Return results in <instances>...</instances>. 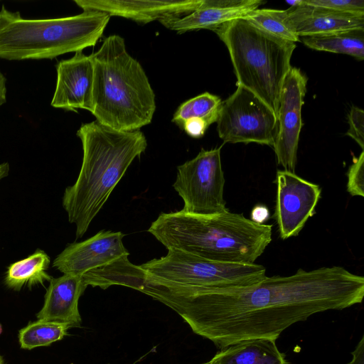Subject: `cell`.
<instances>
[{"label": "cell", "instance_id": "d6986e66", "mask_svg": "<svg viewBox=\"0 0 364 364\" xmlns=\"http://www.w3.org/2000/svg\"><path fill=\"white\" fill-rule=\"evenodd\" d=\"M50 264L48 254L38 249L28 257L11 263L4 276L5 285L14 291H19L23 287L31 289L43 285L53 278L47 270Z\"/></svg>", "mask_w": 364, "mask_h": 364}, {"label": "cell", "instance_id": "7c38bea8", "mask_svg": "<svg viewBox=\"0 0 364 364\" xmlns=\"http://www.w3.org/2000/svg\"><path fill=\"white\" fill-rule=\"evenodd\" d=\"M122 232L100 230L82 242L70 243L55 258L53 267L63 274L82 276L108 265L129 253Z\"/></svg>", "mask_w": 364, "mask_h": 364}, {"label": "cell", "instance_id": "f546056e", "mask_svg": "<svg viewBox=\"0 0 364 364\" xmlns=\"http://www.w3.org/2000/svg\"><path fill=\"white\" fill-rule=\"evenodd\" d=\"M351 360L346 364H364V336H362L360 340L351 352Z\"/></svg>", "mask_w": 364, "mask_h": 364}, {"label": "cell", "instance_id": "6da1fadb", "mask_svg": "<svg viewBox=\"0 0 364 364\" xmlns=\"http://www.w3.org/2000/svg\"><path fill=\"white\" fill-rule=\"evenodd\" d=\"M141 292L173 310L196 334L221 349L251 339L276 341L313 314L361 303L364 277L333 266L266 276L242 287L181 289L146 282Z\"/></svg>", "mask_w": 364, "mask_h": 364}, {"label": "cell", "instance_id": "4316f807", "mask_svg": "<svg viewBox=\"0 0 364 364\" xmlns=\"http://www.w3.org/2000/svg\"><path fill=\"white\" fill-rule=\"evenodd\" d=\"M349 128L346 134L352 138L363 151L364 148V112L353 106L348 114Z\"/></svg>", "mask_w": 364, "mask_h": 364}, {"label": "cell", "instance_id": "4dcf8cb0", "mask_svg": "<svg viewBox=\"0 0 364 364\" xmlns=\"http://www.w3.org/2000/svg\"><path fill=\"white\" fill-rule=\"evenodd\" d=\"M6 78L0 70V107L6 102Z\"/></svg>", "mask_w": 364, "mask_h": 364}, {"label": "cell", "instance_id": "2e32d148", "mask_svg": "<svg viewBox=\"0 0 364 364\" xmlns=\"http://www.w3.org/2000/svg\"><path fill=\"white\" fill-rule=\"evenodd\" d=\"M87 286L82 276L63 274L52 278L44 296L38 320L66 323L70 328L81 327L78 302Z\"/></svg>", "mask_w": 364, "mask_h": 364}, {"label": "cell", "instance_id": "7402d4cb", "mask_svg": "<svg viewBox=\"0 0 364 364\" xmlns=\"http://www.w3.org/2000/svg\"><path fill=\"white\" fill-rule=\"evenodd\" d=\"M70 326L66 323L37 320L29 322L18 331V342L22 349L31 350L48 346L68 335Z\"/></svg>", "mask_w": 364, "mask_h": 364}, {"label": "cell", "instance_id": "484cf974", "mask_svg": "<svg viewBox=\"0 0 364 364\" xmlns=\"http://www.w3.org/2000/svg\"><path fill=\"white\" fill-rule=\"evenodd\" d=\"M347 191L352 196L364 197V151L354 157L347 173Z\"/></svg>", "mask_w": 364, "mask_h": 364}, {"label": "cell", "instance_id": "836d02e7", "mask_svg": "<svg viewBox=\"0 0 364 364\" xmlns=\"http://www.w3.org/2000/svg\"><path fill=\"white\" fill-rule=\"evenodd\" d=\"M2 331H3L2 326H1V324L0 323V335H1V333H2Z\"/></svg>", "mask_w": 364, "mask_h": 364}, {"label": "cell", "instance_id": "e0dca14e", "mask_svg": "<svg viewBox=\"0 0 364 364\" xmlns=\"http://www.w3.org/2000/svg\"><path fill=\"white\" fill-rule=\"evenodd\" d=\"M298 36L327 35L364 28V16L302 5L287 9Z\"/></svg>", "mask_w": 364, "mask_h": 364}, {"label": "cell", "instance_id": "5bb4252c", "mask_svg": "<svg viewBox=\"0 0 364 364\" xmlns=\"http://www.w3.org/2000/svg\"><path fill=\"white\" fill-rule=\"evenodd\" d=\"M83 11H97L137 23L181 17L197 9L203 0H74Z\"/></svg>", "mask_w": 364, "mask_h": 364}, {"label": "cell", "instance_id": "3957f363", "mask_svg": "<svg viewBox=\"0 0 364 364\" xmlns=\"http://www.w3.org/2000/svg\"><path fill=\"white\" fill-rule=\"evenodd\" d=\"M272 230V225L229 210L201 215L181 210L161 213L147 232L167 250L213 261L252 264L271 242Z\"/></svg>", "mask_w": 364, "mask_h": 364}, {"label": "cell", "instance_id": "f1b7e54d", "mask_svg": "<svg viewBox=\"0 0 364 364\" xmlns=\"http://www.w3.org/2000/svg\"><path fill=\"white\" fill-rule=\"evenodd\" d=\"M269 218L268 208L263 205H255L251 211L250 220L258 224H263Z\"/></svg>", "mask_w": 364, "mask_h": 364}, {"label": "cell", "instance_id": "ffe728a7", "mask_svg": "<svg viewBox=\"0 0 364 364\" xmlns=\"http://www.w3.org/2000/svg\"><path fill=\"white\" fill-rule=\"evenodd\" d=\"M82 278L87 286L106 289L112 285H121L139 291L145 272L139 265L133 264L124 257L108 265L90 271Z\"/></svg>", "mask_w": 364, "mask_h": 364}, {"label": "cell", "instance_id": "e575fe53", "mask_svg": "<svg viewBox=\"0 0 364 364\" xmlns=\"http://www.w3.org/2000/svg\"><path fill=\"white\" fill-rule=\"evenodd\" d=\"M198 364H211L210 361L208 362H205V363H198Z\"/></svg>", "mask_w": 364, "mask_h": 364}, {"label": "cell", "instance_id": "5b68a950", "mask_svg": "<svg viewBox=\"0 0 364 364\" xmlns=\"http://www.w3.org/2000/svg\"><path fill=\"white\" fill-rule=\"evenodd\" d=\"M110 16L83 11L71 16L27 19L4 5L0 9V59H53L94 46L102 37Z\"/></svg>", "mask_w": 364, "mask_h": 364}, {"label": "cell", "instance_id": "603a6c76", "mask_svg": "<svg viewBox=\"0 0 364 364\" xmlns=\"http://www.w3.org/2000/svg\"><path fill=\"white\" fill-rule=\"evenodd\" d=\"M242 18L281 39L295 43L300 41L288 18L287 10L257 9L247 14Z\"/></svg>", "mask_w": 364, "mask_h": 364}, {"label": "cell", "instance_id": "4fadbf2b", "mask_svg": "<svg viewBox=\"0 0 364 364\" xmlns=\"http://www.w3.org/2000/svg\"><path fill=\"white\" fill-rule=\"evenodd\" d=\"M55 90L50 105L58 109L77 112L92 108L94 68L90 55L82 51L56 65Z\"/></svg>", "mask_w": 364, "mask_h": 364}, {"label": "cell", "instance_id": "83f0119b", "mask_svg": "<svg viewBox=\"0 0 364 364\" xmlns=\"http://www.w3.org/2000/svg\"><path fill=\"white\" fill-rule=\"evenodd\" d=\"M209 124L203 119L199 118H191L184 122L182 129L193 138L202 137L207 130Z\"/></svg>", "mask_w": 364, "mask_h": 364}, {"label": "cell", "instance_id": "44dd1931", "mask_svg": "<svg viewBox=\"0 0 364 364\" xmlns=\"http://www.w3.org/2000/svg\"><path fill=\"white\" fill-rule=\"evenodd\" d=\"M306 47L320 51L346 54L358 60L364 59V28L327 35L299 38Z\"/></svg>", "mask_w": 364, "mask_h": 364}, {"label": "cell", "instance_id": "ac0fdd59", "mask_svg": "<svg viewBox=\"0 0 364 364\" xmlns=\"http://www.w3.org/2000/svg\"><path fill=\"white\" fill-rule=\"evenodd\" d=\"M276 341L257 338L242 341L221 348L211 364H289Z\"/></svg>", "mask_w": 364, "mask_h": 364}, {"label": "cell", "instance_id": "d6a6232c", "mask_svg": "<svg viewBox=\"0 0 364 364\" xmlns=\"http://www.w3.org/2000/svg\"><path fill=\"white\" fill-rule=\"evenodd\" d=\"M0 364H6L1 355L0 354Z\"/></svg>", "mask_w": 364, "mask_h": 364}, {"label": "cell", "instance_id": "9a60e30c", "mask_svg": "<svg viewBox=\"0 0 364 364\" xmlns=\"http://www.w3.org/2000/svg\"><path fill=\"white\" fill-rule=\"evenodd\" d=\"M263 3L259 0H203L201 5L191 14L159 22L179 33L199 29L213 31L225 23L242 18Z\"/></svg>", "mask_w": 364, "mask_h": 364}, {"label": "cell", "instance_id": "52a82bcc", "mask_svg": "<svg viewBox=\"0 0 364 364\" xmlns=\"http://www.w3.org/2000/svg\"><path fill=\"white\" fill-rule=\"evenodd\" d=\"M139 267L145 272L144 280L168 288L242 287L266 277V269L261 264L213 261L173 249Z\"/></svg>", "mask_w": 364, "mask_h": 364}, {"label": "cell", "instance_id": "1f68e13d", "mask_svg": "<svg viewBox=\"0 0 364 364\" xmlns=\"http://www.w3.org/2000/svg\"><path fill=\"white\" fill-rule=\"evenodd\" d=\"M9 164L7 162L0 164V181L9 175Z\"/></svg>", "mask_w": 364, "mask_h": 364}, {"label": "cell", "instance_id": "cb8c5ba5", "mask_svg": "<svg viewBox=\"0 0 364 364\" xmlns=\"http://www.w3.org/2000/svg\"><path fill=\"white\" fill-rule=\"evenodd\" d=\"M221 105L218 96L204 92L183 102L173 114L172 122L181 128L187 119L199 118L210 126L216 122Z\"/></svg>", "mask_w": 364, "mask_h": 364}, {"label": "cell", "instance_id": "9c48e42d", "mask_svg": "<svg viewBox=\"0 0 364 364\" xmlns=\"http://www.w3.org/2000/svg\"><path fill=\"white\" fill-rule=\"evenodd\" d=\"M219 137L225 143H257L272 146L277 136V116L254 93L242 86L225 101L216 121Z\"/></svg>", "mask_w": 364, "mask_h": 364}, {"label": "cell", "instance_id": "7a4b0ae2", "mask_svg": "<svg viewBox=\"0 0 364 364\" xmlns=\"http://www.w3.org/2000/svg\"><path fill=\"white\" fill-rule=\"evenodd\" d=\"M76 134L82 146V165L76 181L65 189L62 205L80 238L147 141L140 130L119 131L96 119L82 124Z\"/></svg>", "mask_w": 364, "mask_h": 364}, {"label": "cell", "instance_id": "ba28073f", "mask_svg": "<svg viewBox=\"0 0 364 364\" xmlns=\"http://www.w3.org/2000/svg\"><path fill=\"white\" fill-rule=\"evenodd\" d=\"M221 148L202 149L195 158L177 166L173 188L183 201V211L212 215L228 210L223 198Z\"/></svg>", "mask_w": 364, "mask_h": 364}, {"label": "cell", "instance_id": "277c9868", "mask_svg": "<svg viewBox=\"0 0 364 364\" xmlns=\"http://www.w3.org/2000/svg\"><path fill=\"white\" fill-rule=\"evenodd\" d=\"M94 68L91 113L100 123L124 132L151 122L155 94L140 63L129 54L123 38H105L90 55Z\"/></svg>", "mask_w": 364, "mask_h": 364}, {"label": "cell", "instance_id": "8992f818", "mask_svg": "<svg viewBox=\"0 0 364 364\" xmlns=\"http://www.w3.org/2000/svg\"><path fill=\"white\" fill-rule=\"evenodd\" d=\"M213 31L226 46L237 86L247 89L277 114L281 90L296 46L238 18Z\"/></svg>", "mask_w": 364, "mask_h": 364}, {"label": "cell", "instance_id": "d4e9b609", "mask_svg": "<svg viewBox=\"0 0 364 364\" xmlns=\"http://www.w3.org/2000/svg\"><path fill=\"white\" fill-rule=\"evenodd\" d=\"M302 5L364 16L363 0H300Z\"/></svg>", "mask_w": 364, "mask_h": 364}, {"label": "cell", "instance_id": "30bf717a", "mask_svg": "<svg viewBox=\"0 0 364 364\" xmlns=\"http://www.w3.org/2000/svg\"><path fill=\"white\" fill-rule=\"evenodd\" d=\"M308 79L299 68L291 67L284 80L277 112V136L273 146L277 163L294 172L299 136L303 127L301 109Z\"/></svg>", "mask_w": 364, "mask_h": 364}, {"label": "cell", "instance_id": "8fae6325", "mask_svg": "<svg viewBox=\"0 0 364 364\" xmlns=\"http://www.w3.org/2000/svg\"><path fill=\"white\" fill-rule=\"evenodd\" d=\"M274 218L280 237L297 236L316 211L321 190L294 172L278 170Z\"/></svg>", "mask_w": 364, "mask_h": 364}]
</instances>
